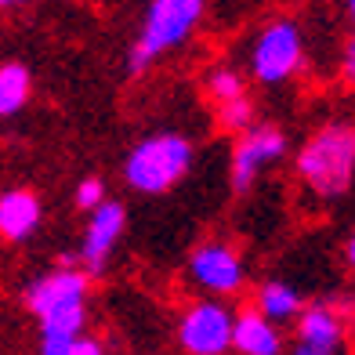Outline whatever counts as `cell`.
<instances>
[{
  "label": "cell",
  "instance_id": "obj_7",
  "mask_svg": "<svg viewBox=\"0 0 355 355\" xmlns=\"http://www.w3.org/2000/svg\"><path fill=\"white\" fill-rule=\"evenodd\" d=\"M189 276L200 290L218 297H229V294H239L243 290V279H247V268H243V257L232 243L225 239H207L192 250L189 257Z\"/></svg>",
  "mask_w": 355,
  "mask_h": 355
},
{
  "label": "cell",
  "instance_id": "obj_4",
  "mask_svg": "<svg viewBox=\"0 0 355 355\" xmlns=\"http://www.w3.org/2000/svg\"><path fill=\"white\" fill-rule=\"evenodd\" d=\"M192 167V141L185 135H149L141 138L123 159V178L135 192L164 196Z\"/></svg>",
  "mask_w": 355,
  "mask_h": 355
},
{
  "label": "cell",
  "instance_id": "obj_2",
  "mask_svg": "<svg viewBox=\"0 0 355 355\" xmlns=\"http://www.w3.org/2000/svg\"><path fill=\"white\" fill-rule=\"evenodd\" d=\"M297 178L319 200H341L352 192L355 174V131L352 123H322L297 149Z\"/></svg>",
  "mask_w": 355,
  "mask_h": 355
},
{
  "label": "cell",
  "instance_id": "obj_8",
  "mask_svg": "<svg viewBox=\"0 0 355 355\" xmlns=\"http://www.w3.org/2000/svg\"><path fill=\"white\" fill-rule=\"evenodd\" d=\"M286 153V135L279 127L272 123H254L250 131L239 135L236 149H232V164H229V185L232 192H250L257 174H261L268 164H276V159Z\"/></svg>",
  "mask_w": 355,
  "mask_h": 355
},
{
  "label": "cell",
  "instance_id": "obj_1",
  "mask_svg": "<svg viewBox=\"0 0 355 355\" xmlns=\"http://www.w3.org/2000/svg\"><path fill=\"white\" fill-rule=\"evenodd\" d=\"M91 279L76 265H58L26 286V309L40 319V355H66L87 322Z\"/></svg>",
  "mask_w": 355,
  "mask_h": 355
},
{
  "label": "cell",
  "instance_id": "obj_13",
  "mask_svg": "<svg viewBox=\"0 0 355 355\" xmlns=\"http://www.w3.org/2000/svg\"><path fill=\"white\" fill-rule=\"evenodd\" d=\"M250 309L261 315V319H268L272 327H276V322L297 319V312L304 309V297H301L297 286H290V283H283V279H268V283L257 286Z\"/></svg>",
  "mask_w": 355,
  "mask_h": 355
},
{
  "label": "cell",
  "instance_id": "obj_19",
  "mask_svg": "<svg viewBox=\"0 0 355 355\" xmlns=\"http://www.w3.org/2000/svg\"><path fill=\"white\" fill-rule=\"evenodd\" d=\"M341 66H345V73H348V76L355 73V47H352V40L345 44V51H341Z\"/></svg>",
  "mask_w": 355,
  "mask_h": 355
},
{
  "label": "cell",
  "instance_id": "obj_20",
  "mask_svg": "<svg viewBox=\"0 0 355 355\" xmlns=\"http://www.w3.org/2000/svg\"><path fill=\"white\" fill-rule=\"evenodd\" d=\"M352 257H355V243L348 239V243H345V261H348V265H352Z\"/></svg>",
  "mask_w": 355,
  "mask_h": 355
},
{
  "label": "cell",
  "instance_id": "obj_5",
  "mask_svg": "<svg viewBox=\"0 0 355 355\" xmlns=\"http://www.w3.org/2000/svg\"><path fill=\"white\" fill-rule=\"evenodd\" d=\"M304 69V37L294 19L268 22L254 40L250 51V73L261 84H286L290 76Z\"/></svg>",
  "mask_w": 355,
  "mask_h": 355
},
{
  "label": "cell",
  "instance_id": "obj_3",
  "mask_svg": "<svg viewBox=\"0 0 355 355\" xmlns=\"http://www.w3.org/2000/svg\"><path fill=\"white\" fill-rule=\"evenodd\" d=\"M207 11V0H153L141 19V33L127 51V73L138 76L153 66L159 55L182 47L192 29L200 26Z\"/></svg>",
  "mask_w": 355,
  "mask_h": 355
},
{
  "label": "cell",
  "instance_id": "obj_15",
  "mask_svg": "<svg viewBox=\"0 0 355 355\" xmlns=\"http://www.w3.org/2000/svg\"><path fill=\"white\" fill-rule=\"evenodd\" d=\"M207 94H211L214 105H225V102L243 98L247 84H243V76H239L236 69H214L211 76H207Z\"/></svg>",
  "mask_w": 355,
  "mask_h": 355
},
{
  "label": "cell",
  "instance_id": "obj_12",
  "mask_svg": "<svg viewBox=\"0 0 355 355\" xmlns=\"http://www.w3.org/2000/svg\"><path fill=\"white\" fill-rule=\"evenodd\" d=\"M232 352L236 355H283V334L261 319L250 304L232 312Z\"/></svg>",
  "mask_w": 355,
  "mask_h": 355
},
{
  "label": "cell",
  "instance_id": "obj_9",
  "mask_svg": "<svg viewBox=\"0 0 355 355\" xmlns=\"http://www.w3.org/2000/svg\"><path fill=\"white\" fill-rule=\"evenodd\" d=\"M123 225H127V214L116 200H105L102 207H94L87 214V229H84V239H80V250H76V268L84 276H102L105 265H109V254L116 250L120 236H123Z\"/></svg>",
  "mask_w": 355,
  "mask_h": 355
},
{
  "label": "cell",
  "instance_id": "obj_11",
  "mask_svg": "<svg viewBox=\"0 0 355 355\" xmlns=\"http://www.w3.org/2000/svg\"><path fill=\"white\" fill-rule=\"evenodd\" d=\"M44 207L33 189H8L0 192V239L8 243H22L40 229Z\"/></svg>",
  "mask_w": 355,
  "mask_h": 355
},
{
  "label": "cell",
  "instance_id": "obj_14",
  "mask_svg": "<svg viewBox=\"0 0 355 355\" xmlns=\"http://www.w3.org/2000/svg\"><path fill=\"white\" fill-rule=\"evenodd\" d=\"M33 94V73L22 62H4L0 66V116H15Z\"/></svg>",
  "mask_w": 355,
  "mask_h": 355
},
{
  "label": "cell",
  "instance_id": "obj_21",
  "mask_svg": "<svg viewBox=\"0 0 355 355\" xmlns=\"http://www.w3.org/2000/svg\"><path fill=\"white\" fill-rule=\"evenodd\" d=\"M15 4H29V0H0V8H15Z\"/></svg>",
  "mask_w": 355,
  "mask_h": 355
},
{
  "label": "cell",
  "instance_id": "obj_10",
  "mask_svg": "<svg viewBox=\"0 0 355 355\" xmlns=\"http://www.w3.org/2000/svg\"><path fill=\"white\" fill-rule=\"evenodd\" d=\"M352 315L348 301H312L297 312V345L319 355L345 352V322Z\"/></svg>",
  "mask_w": 355,
  "mask_h": 355
},
{
  "label": "cell",
  "instance_id": "obj_17",
  "mask_svg": "<svg viewBox=\"0 0 355 355\" xmlns=\"http://www.w3.org/2000/svg\"><path fill=\"white\" fill-rule=\"evenodd\" d=\"M76 207H80V211H94V207H102L109 196H105V182H102V178H84V182H80L76 185Z\"/></svg>",
  "mask_w": 355,
  "mask_h": 355
},
{
  "label": "cell",
  "instance_id": "obj_16",
  "mask_svg": "<svg viewBox=\"0 0 355 355\" xmlns=\"http://www.w3.org/2000/svg\"><path fill=\"white\" fill-rule=\"evenodd\" d=\"M218 123L225 127V131H232V135L250 131V127H254V102H250V94H243V98H236V102L218 105Z\"/></svg>",
  "mask_w": 355,
  "mask_h": 355
},
{
  "label": "cell",
  "instance_id": "obj_6",
  "mask_svg": "<svg viewBox=\"0 0 355 355\" xmlns=\"http://www.w3.org/2000/svg\"><path fill=\"white\" fill-rule=\"evenodd\" d=\"M178 345L185 355H229L232 352V309L214 297H200L178 319Z\"/></svg>",
  "mask_w": 355,
  "mask_h": 355
},
{
  "label": "cell",
  "instance_id": "obj_18",
  "mask_svg": "<svg viewBox=\"0 0 355 355\" xmlns=\"http://www.w3.org/2000/svg\"><path fill=\"white\" fill-rule=\"evenodd\" d=\"M66 355H105V345L98 341V337H76Z\"/></svg>",
  "mask_w": 355,
  "mask_h": 355
}]
</instances>
